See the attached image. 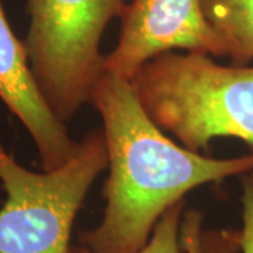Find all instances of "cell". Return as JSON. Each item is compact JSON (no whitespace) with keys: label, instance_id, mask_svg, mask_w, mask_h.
<instances>
[{"label":"cell","instance_id":"obj_1","mask_svg":"<svg viewBox=\"0 0 253 253\" xmlns=\"http://www.w3.org/2000/svg\"><path fill=\"white\" fill-rule=\"evenodd\" d=\"M89 104L101 117L109 155L103 218L79 235L93 253L138 252L163 214L189 191L253 169V152L212 159L173 142L146 114L131 82L116 73L103 69Z\"/></svg>","mask_w":253,"mask_h":253},{"label":"cell","instance_id":"obj_2","mask_svg":"<svg viewBox=\"0 0 253 253\" xmlns=\"http://www.w3.org/2000/svg\"><path fill=\"white\" fill-rule=\"evenodd\" d=\"M131 86L155 124L189 151H207L219 136L253 146V66L170 51L145 63Z\"/></svg>","mask_w":253,"mask_h":253},{"label":"cell","instance_id":"obj_3","mask_svg":"<svg viewBox=\"0 0 253 253\" xmlns=\"http://www.w3.org/2000/svg\"><path fill=\"white\" fill-rule=\"evenodd\" d=\"M106 168L103 129L89 131L68 162L41 173L21 166L0 141V253H69L76 214Z\"/></svg>","mask_w":253,"mask_h":253},{"label":"cell","instance_id":"obj_4","mask_svg":"<svg viewBox=\"0 0 253 253\" xmlns=\"http://www.w3.org/2000/svg\"><path fill=\"white\" fill-rule=\"evenodd\" d=\"M126 0H27L23 41L37 84L54 114L68 124L89 104L103 72L101 37Z\"/></svg>","mask_w":253,"mask_h":253},{"label":"cell","instance_id":"obj_5","mask_svg":"<svg viewBox=\"0 0 253 253\" xmlns=\"http://www.w3.org/2000/svg\"><path fill=\"white\" fill-rule=\"evenodd\" d=\"M120 20L117 45L104 55L103 69L126 81L156 55L176 49L225 56L201 0H131Z\"/></svg>","mask_w":253,"mask_h":253},{"label":"cell","instance_id":"obj_6","mask_svg":"<svg viewBox=\"0 0 253 253\" xmlns=\"http://www.w3.org/2000/svg\"><path fill=\"white\" fill-rule=\"evenodd\" d=\"M0 100L26 126L36 145L42 170H54L75 154L68 126L54 114L37 84L24 42L10 27L0 0Z\"/></svg>","mask_w":253,"mask_h":253},{"label":"cell","instance_id":"obj_7","mask_svg":"<svg viewBox=\"0 0 253 253\" xmlns=\"http://www.w3.org/2000/svg\"><path fill=\"white\" fill-rule=\"evenodd\" d=\"M241 229H208L204 214L184 210V200L169 208L142 249L135 253H241ZM69 253H93L86 246H71Z\"/></svg>","mask_w":253,"mask_h":253},{"label":"cell","instance_id":"obj_8","mask_svg":"<svg viewBox=\"0 0 253 253\" xmlns=\"http://www.w3.org/2000/svg\"><path fill=\"white\" fill-rule=\"evenodd\" d=\"M201 7L232 65L253 61V0H201Z\"/></svg>","mask_w":253,"mask_h":253},{"label":"cell","instance_id":"obj_9","mask_svg":"<svg viewBox=\"0 0 253 253\" xmlns=\"http://www.w3.org/2000/svg\"><path fill=\"white\" fill-rule=\"evenodd\" d=\"M242 181V242L241 253H253V169L241 176Z\"/></svg>","mask_w":253,"mask_h":253}]
</instances>
